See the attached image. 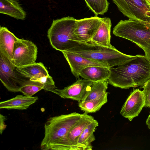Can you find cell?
Listing matches in <instances>:
<instances>
[{
	"label": "cell",
	"instance_id": "1",
	"mask_svg": "<svg viewBox=\"0 0 150 150\" xmlns=\"http://www.w3.org/2000/svg\"><path fill=\"white\" fill-rule=\"evenodd\" d=\"M116 68H110L109 83L122 89L139 86L150 79V62L145 55H138Z\"/></svg>",
	"mask_w": 150,
	"mask_h": 150
},
{
	"label": "cell",
	"instance_id": "2",
	"mask_svg": "<svg viewBox=\"0 0 150 150\" xmlns=\"http://www.w3.org/2000/svg\"><path fill=\"white\" fill-rule=\"evenodd\" d=\"M101 63L109 68L124 63L137 57L122 53L114 47H109L89 43H80L68 51Z\"/></svg>",
	"mask_w": 150,
	"mask_h": 150
},
{
	"label": "cell",
	"instance_id": "3",
	"mask_svg": "<svg viewBox=\"0 0 150 150\" xmlns=\"http://www.w3.org/2000/svg\"><path fill=\"white\" fill-rule=\"evenodd\" d=\"M84 114L73 112L48 119L44 125V136L40 144L42 150H47L50 146L65 136Z\"/></svg>",
	"mask_w": 150,
	"mask_h": 150
},
{
	"label": "cell",
	"instance_id": "4",
	"mask_svg": "<svg viewBox=\"0 0 150 150\" xmlns=\"http://www.w3.org/2000/svg\"><path fill=\"white\" fill-rule=\"evenodd\" d=\"M112 33L116 36L128 40L142 48L150 62V27L138 21L121 20L115 26Z\"/></svg>",
	"mask_w": 150,
	"mask_h": 150
},
{
	"label": "cell",
	"instance_id": "5",
	"mask_svg": "<svg viewBox=\"0 0 150 150\" xmlns=\"http://www.w3.org/2000/svg\"><path fill=\"white\" fill-rule=\"evenodd\" d=\"M76 20L69 16L53 21L47 36L53 48L62 52L72 49L80 43L72 39Z\"/></svg>",
	"mask_w": 150,
	"mask_h": 150
},
{
	"label": "cell",
	"instance_id": "6",
	"mask_svg": "<svg viewBox=\"0 0 150 150\" xmlns=\"http://www.w3.org/2000/svg\"><path fill=\"white\" fill-rule=\"evenodd\" d=\"M119 10L129 19L150 22V1L148 0H112Z\"/></svg>",
	"mask_w": 150,
	"mask_h": 150
},
{
	"label": "cell",
	"instance_id": "7",
	"mask_svg": "<svg viewBox=\"0 0 150 150\" xmlns=\"http://www.w3.org/2000/svg\"><path fill=\"white\" fill-rule=\"evenodd\" d=\"M16 70L12 61L0 52V79L9 91L19 92L20 89L27 79Z\"/></svg>",
	"mask_w": 150,
	"mask_h": 150
},
{
	"label": "cell",
	"instance_id": "8",
	"mask_svg": "<svg viewBox=\"0 0 150 150\" xmlns=\"http://www.w3.org/2000/svg\"><path fill=\"white\" fill-rule=\"evenodd\" d=\"M93 117L85 112L82 117L69 130L67 134L54 144L47 150H77L78 138L86 126Z\"/></svg>",
	"mask_w": 150,
	"mask_h": 150
},
{
	"label": "cell",
	"instance_id": "9",
	"mask_svg": "<svg viewBox=\"0 0 150 150\" xmlns=\"http://www.w3.org/2000/svg\"><path fill=\"white\" fill-rule=\"evenodd\" d=\"M97 16L76 19L72 35L73 41L80 43H89L96 34L102 22Z\"/></svg>",
	"mask_w": 150,
	"mask_h": 150
},
{
	"label": "cell",
	"instance_id": "10",
	"mask_svg": "<svg viewBox=\"0 0 150 150\" xmlns=\"http://www.w3.org/2000/svg\"><path fill=\"white\" fill-rule=\"evenodd\" d=\"M38 48L31 41L18 38L15 43L12 62L16 67L35 63L37 58Z\"/></svg>",
	"mask_w": 150,
	"mask_h": 150
},
{
	"label": "cell",
	"instance_id": "11",
	"mask_svg": "<svg viewBox=\"0 0 150 150\" xmlns=\"http://www.w3.org/2000/svg\"><path fill=\"white\" fill-rule=\"evenodd\" d=\"M95 82L79 79L71 85L63 89H56L57 94L61 98L76 100H83L87 91Z\"/></svg>",
	"mask_w": 150,
	"mask_h": 150
},
{
	"label": "cell",
	"instance_id": "12",
	"mask_svg": "<svg viewBox=\"0 0 150 150\" xmlns=\"http://www.w3.org/2000/svg\"><path fill=\"white\" fill-rule=\"evenodd\" d=\"M144 105L143 92L136 89L131 93L127 98L122 107L120 113L124 117L131 121L138 116Z\"/></svg>",
	"mask_w": 150,
	"mask_h": 150
},
{
	"label": "cell",
	"instance_id": "13",
	"mask_svg": "<svg viewBox=\"0 0 150 150\" xmlns=\"http://www.w3.org/2000/svg\"><path fill=\"white\" fill-rule=\"evenodd\" d=\"M62 52L70 66L72 74L76 78H79L81 71L87 67H105L101 63L84 58L74 52L68 51Z\"/></svg>",
	"mask_w": 150,
	"mask_h": 150
},
{
	"label": "cell",
	"instance_id": "14",
	"mask_svg": "<svg viewBox=\"0 0 150 150\" xmlns=\"http://www.w3.org/2000/svg\"><path fill=\"white\" fill-rule=\"evenodd\" d=\"M111 25L110 18L106 17L102 18L101 23L98 29L89 43L105 47H113L110 42Z\"/></svg>",
	"mask_w": 150,
	"mask_h": 150
},
{
	"label": "cell",
	"instance_id": "15",
	"mask_svg": "<svg viewBox=\"0 0 150 150\" xmlns=\"http://www.w3.org/2000/svg\"><path fill=\"white\" fill-rule=\"evenodd\" d=\"M38 99V96L20 95L0 103V108L23 110L27 109Z\"/></svg>",
	"mask_w": 150,
	"mask_h": 150
},
{
	"label": "cell",
	"instance_id": "16",
	"mask_svg": "<svg viewBox=\"0 0 150 150\" xmlns=\"http://www.w3.org/2000/svg\"><path fill=\"white\" fill-rule=\"evenodd\" d=\"M18 38L7 28L0 26V52L11 61L13 58L14 45Z\"/></svg>",
	"mask_w": 150,
	"mask_h": 150
},
{
	"label": "cell",
	"instance_id": "17",
	"mask_svg": "<svg viewBox=\"0 0 150 150\" xmlns=\"http://www.w3.org/2000/svg\"><path fill=\"white\" fill-rule=\"evenodd\" d=\"M98 126L97 120L94 119L85 127L77 141V150H91V143L95 140L94 135L96 127Z\"/></svg>",
	"mask_w": 150,
	"mask_h": 150
},
{
	"label": "cell",
	"instance_id": "18",
	"mask_svg": "<svg viewBox=\"0 0 150 150\" xmlns=\"http://www.w3.org/2000/svg\"><path fill=\"white\" fill-rule=\"evenodd\" d=\"M110 74V68L108 67L90 66L82 69L80 75L84 79L96 82L108 80Z\"/></svg>",
	"mask_w": 150,
	"mask_h": 150
},
{
	"label": "cell",
	"instance_id": "19",
	"mask_svg": "<svg viewBox=\"0 0 150 150\" xmlns=\"http://www.w3.org/2000/svg\"><path fill=\"white\" fill-rule=\"evenodd\" d=\"M0 13L24 20L26 13L16 0H0Z\"/></svg>",
	"mask_w": 150,
	"mask_h": 150
},
{
	"label": "cell",
	"instance_id": "20",
	"mask_svg": "<svg viewBox=\"0 0 150 150\" xmlns=\"http://www.w3.org/2000/svg\"><path fill=\"white\" fill-rule=\"evenodd\" d=\"M16 69L23 76L30 80L49 75L47 69L41 62L16 67Z\"/></svg>",
	"mask_w": 150,
	"mask_h": 150
},
{
	"label": "cell",
	"instance_id": "21",
	"mask_svg": "<svg viewBox=\"0 0 150 150\" xmlns=\"http://www.w3.org/2000/svg\"><path fill=\"white\" fill-rule=\"evenodd\" d=\"M108 93L94 99L79 102L78 105L82 111L87 113H93L99 111L107 103Z\"/></svg>",
	"mask_w": 150,
	"mask_h": 150
},
{
	"label": "cell",
	"instance_id": "22",
	"mask_svg": "<svg viewBox=\"0 0 150 150\" xmlns=\"http://www.w3.org/2000/svg\"><path fill=\"white\" fill-rule=\"evenodd\" d=\"M108 80L96 82L91 86L83 101L93 100L101 96L107 92Z\"/></svg>",
	"mask_w": 150,
	"mask_h": 150
},
{
	"label": "cell",
	"instance_id": "23",
	"mask_svg": "<svg viewBox=\"0 0 150 150\" xmlns=\"http://www.w3.org/2000/svg\"><path fill=\"white\" fill-rule=\"evenodd\" d=\"M44 88V85L42 83L28 79L23 83L20 89L19 92L24 95L31 96Z\"/></svg>",
	"mask_w": 150,
	"mask_h": 150
},
{
	"label": "cell",
	"instance_id": "24",
	"mask_svg": "<svg viewBox=\"0 0 150 150\" xmlns=\"http://www.w3.org/2000/svg\"><path fill=\"white\" fill-rule=\"evenodd\" d=\"M95 16L103 15L108 10L109 3L107 0H84Z\"/></svg>",
	"mask_w": 150,
	"mask_h": 150
},
{
	"label": "cell",
	"instance_id": "25",
	"mask_svg": "<svg viewBox=\"0 0 150 150\" xmlns=\"http://www.w3.org/2000/svg\"><path fill=\"white\" fill-rule=\"evenodd\" d=\"M30 80L38 81L42 83L44 85L43 89L57 94L54 82L52 77L50 75L42 76Z\"/></svg>",
	"mask_w": 150,
	"mask_h": 150
},
{
	"label": "cell",
	"instance_id": "26",
	"mask_svg": "<svg viewBox=\"0 0 150 150\" xmlns=\"http://www.w3.org/2000/svg\"><path fill=\"white\" fill-rule=\"evenodd\" d=\"M142 91L145 100V107L150 108V79L147 81L144 84Z\"/></svg>",
	"mask_w": 150,
	"mask_h": 150
},
{
	"label": "cell",
	"instance_id": "27",
	"mask_svg": "<svg viewBox=\"0 0 150 150\" xmlns=\"http://www.w3.org/2000/svg\"><path fill=\"white\" fill-rule=\"evenodd\" d=\"M7 119L6 116L0 114V133L2 134L4 131L6 129V125L5 124V121Z\"/></svg>",
	"mask_w": 150,
	"mask_h": 150
},
{
	"label": "cell",
	"instance_id": "28",
	"mask_svg": "<svg viewBox=\"0 0 150 150\" xmlns=\"http://www.w3.org/2000/svg\"><path fill=\"white\" fill-rule=\"evenodd\" d=\"M146 124L147 125L148 128L150 129V114L146 120Z\"/></svg>",
	"mask_w": 150,
	"mask_h": 150
},
{
	"label": "cell",
	"instance_id": "29",
	"mask_svg": "<svg viewBox=\"0 0 150 150\" xmlns=\"http://www.w3.org/2000/svg\"><path fill=\"white\" fill-rule=\"evenodd\" d=\"M141 23H143V24L148 26L149 27H150V22H144V21H140Z\"/></svg>",
	"mask_w": 150,
	"mask_h": 150
},
{
	"label": "cell",
	"instance_id": "30",
	"mask_svg": "<svg viewBox=\"0 0 150 150\" xmlns=\"http://www.w3.org/2000/svg\"><path fill=\"white\" fill-rule=\"evenodd\" d=\"M149 1H150V0H148Z\"/></svg>",
	"mask_w": 150,
	"mask_h": 150
},
{
	"label": "cell",
	"instance_id": "31",
	"mask_svg": "<svg viewBox=\"0 0 150 150\" xmlns=\"http://www.w3.org/2000/svg\"></svg>",
	"mask_w": 150,
	"mask_h": 150
}]
</instances>
